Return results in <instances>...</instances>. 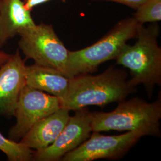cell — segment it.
<instances>
[{"label": "cell", "instance_id": "cell-1", "mask_svg": "<svg viewBox=\"0 0 161 161\" xmlns=\"http://www.w3.org/2000/svg\"><path fill=\"white\" fill-rule=\"evenodd\" d=\"M124 69L110 66L97 75L81 74L70 78L66 95L59 99L60 108L78 110L89 106L119 102L135 92Z\"/></svg>", "mask_w": 161, "mask_h": 161}, {"label": "cell", "instance_id": "cell-2", "mask_svg": "<svg viewBox=\"0 0 161 161\" xmlns=\"http://www.w3.org/2000/svg\"><path fill=\"white\" fill-rule=\"evenodd\" d=\"M92 131H135L143 136L161 135V98L148 103L139 97L119 102L110 112L92 113Z\"/></svg>", "mask_w": 161, "mask_h": 161}, {"label": "cell", "instance_id": "cell-3", "mask_svg": "<svg viewBox=\"0 0 161 161\" xmlns=\"http://www.w3.org/2000/svg\"><path fill=\"white\" fill-rule=\"evenodd\" d=\"M159 28L157 25L147 28L141 25L136 43L125 44L115 60L116 64L130 70V82L133 86L144 85L150 94L156 86L161 84V49L157 38Z\"/></svg>", "mask_w": 161, "mask_h": 161}, {"label": "cell", "instance_id": "cell-4", "mask_svg": "<svg viewBox=\"0 0 161 161\" xmlns=\"http://www.w3.org/2000/svg\"><path fill=\"white\" fill-rule=\"evenodd\" d=\"M141 25L134 17L124 19L92 46L69 51L68 64L70 78L96 72L101 64L115 60L127 41L137 38Z\"/></svg>", "mask_w": 161, "mask_h": 161}, {"label": "cell", "instance_id": "cell-5", "mask_svg": "<svg viewBox=\"0 0 161 161\" xmlns=\"http://www.w3.org/2000/svg\"><path fill=\"white\" fill-rule=\"evenodd\" d=\"M19 46L25 60L32 59L35 64L56 69L69 78V51L56 34L52 25L42 23L20 29Z\"/></svg>", "mask_w": 161, "mask_h": 161}, {"label": "cell", "instance_id": "cell-6", "mask_svg": "<svg viewBox=\"0 0 161 161\" xmlns=\"http://www.w3.org/2000/svg\"><path fill=\"white\" fill-rule=\"evenodd\" d=\"M60 108L58 98L28 86H23L14 116L16 124L10 130L8 138L19 142L36 122Z\"/></svg>", "mask_w": 161, "mask_h": 161}, {"label": "cell", "instance_id": "cell-7", "mask_svg": "<svg viewBox=\"0 0 161 161\" xmlns=\"http://www.w3.org/2000/svg\"><path fill=\"white\" fill-rule=\"evenodd\" d=\"M92 132L84 142L66 154L61 161L117 159L124 155L143 137L141 133L135 131H128L119 136H104L99 132Z\"/></svg>", "mask_w": 161, "mask_h": 161}, {"label": "cell", "instance_id": "cell-8", "mask_svg": "<svg viewBox=\"0 0 161 161\" xmlns=\"http://www.w3.org/2000/svg\"><path fill=\"white\" fill-rule=\"evenodd\" d=\"M92 116L86 108L75 111L56 140L43 149L34 151L33 159L61 161L64 156L84 142L92 132Z\"/></svg>", "mask_w": 161, "mask_h": 161}, {"label": "cell", "instance_id": "cell-9", "mask_svg": "<svg viewBox=\"0 0 161 161\" xmlns=\"http://www.w3.org/2000/svg\"><path fill=\"white\" fill-rule=\"evenodd\" d=\"M25 61L17 50L0 66V116H14L20 94L26 86Z\"/></svg>", "mask_w": 161, "mask_h": 161}, {"label": "cell", "instance_id": "cell-10", "mask_svg": "<svg viewBox=\"0 0 161 161\" xmlns=\"http://www.w3.org/2000/svg\"><path fill=\"white\" fill-rule=\"evenodd\" d=\"M70 117L69 110L60 108L36 122L19 142L31 149H45L58 138Z\"/></svg>", "mask_w": 161, "mask_h": 161}, {"label": "cell", "instance_id": "cell-11", "mask_svg": "<svg viewBox=\"0 0 161 161\" xmlns=\"http://www.w3.org/2000/svg\"><path fill=\"white\" fill-rule=\"evenodd\" d=\"M35 25L22 0H0V49L20 29Z\"/></svg>", "mask_w": 161, "mask_h": 161}, {"label": "cell", "instance_id": "cell-12", "mask_svg": "<svg viewBox=\"0 0 161 161\" xmlns=\"http://www.w3.org/2000/svg\"><path fill=\"white\" fill-rule=\"evenodd\" d=\"M68 77L56 69L34 64L26 67V85L49 93L60 99L69 88Z\"/></svg>", "mask_w": 161, "mask_h": 161}, {"label": "cell", "instance_id": "cell-13", "mask_svg": "<svg viewBox=\"0 0 161 161\" xmlns=\"http://www.w3.org/2000/svg\"><path fill=\"white\" fill-rule=\"evenodd\" d=\"M0 150L10 161H29L33 159L34 150L19 142L7 138L0 132Z\"/></svg>", "mask_w": 161, "mask_h": 161}, {"label": "cell", "instance_id": "cell-14", "mask_svg": "<svg viewBox=\"0 0 161 161\" xmlns=\"http://www.w3.org/2000/svg\"><path fill=\"white\" fill-rule=\"evenodd\" d=\"M134 18L140 24L161 20V0H146L136 10Z\"/></svg>", "mask_w": 161, "mask_h": 161}, {"label": "cell", "instance_id": "cell-15", "mask_svg": "<svg viewBox=\"0 0 161 161\" xmlns=\"http://www.w3.org/2000/svg\"><path fill=\"white\" fill-rule=\"evenodd\" d=\"M104 1H110L119 3L124 5L128 6L132 8L137 10L138 7L142 6L146 0H104Z\"/></svg>", "mask_w": 161, "mask_h": 161}, {"label": "cell", "instance_id": "cell-16", "mask_svg": "<svg viewBox=\"0 0 161 161\" xmlns=\"http://www.w3.org/2000/svg\"><path fill=\"white\" fill-rule=\"evenodd\" d=\"M50 0H25L23 1V4L25 8L27 10L31 11L35 6L40 5L42 3H44L47 1ZM65 1V0H63Z\"/></svg>", "mask_w": 161, "mask_h": 161}, {"label": "cell", "instance_id": "cell-17", "mask_svg": "<svg viewBox=\"0 0 161 161\" xmlns=\"http://www.w3.org/2000/svg\"><path fill=\"white\" fill-rule=\"evenodd\" d=\"M12 54L6 53L5 52L0 51V66L6 63L11 57Z\"/></svg>", "mask_w": 161, "mask_h": 161}]
</instances>
